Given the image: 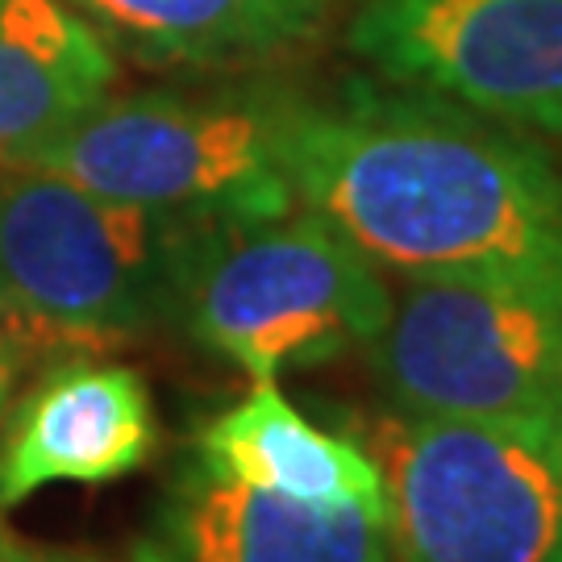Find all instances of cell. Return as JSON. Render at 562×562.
Wrapping results in <instances>:
<instances>
[{
    "mask_svg": "<svg viewBox=\"0 0 562 562\" xmlns=\"http://www.w3.org/2000/svg\"><path fill=\"white\" fill-rule=\"evenodd\" d=\"M292 188L383 276L562 283V167L517 130L422 92L304 97Z\"/></svg>",
    "mask_w": 562,
    "mask_h": 562,
    "instance_id": "1",
    "label": "cell"
},
{
    "mask_svg": "<svg viewBox=\"0 0 562 562\" xmlns=\"http://www.w3.org/2000/svg\"><path fill=\"white\" fill-rule=\"evenodd\" d=\"M204 225L42 167H0V338L21 359L92 355L176 325Z\"/></svg>",
    "mask_w": 562,
    "mask_h": 562,
    "instance_id": "2",
    "label": "cell"
},
{
    "mask_svg": "<svg viewBox=\"0 0 562 562\" xmlns=\"http://www.w3.org/2000/svg\"><path fill=\"white\" fill-rule=\"evenodd\" d=\"M301 104V92L259 80L109 92L18 167L196 222L280 217L296 209L292 130Z\"/></svg>",
    "mask_w": 562,
    "mask_h": 562,
    "instance_id": "3",
    "label": "cell"
},
{
    "mask_svg": "<svg viewBox=\"0 0 562 562\" xmlns=\"http://www.w3.org/2000/svg\"><path fill=\"white\" fill-rule=\"evenodd\" d=\"M392 288L355 241L313 209L213 222L183 262L176 329L250 380H280L367 350Z\"/></svg>",
    "mask_w": 562,
    "mask_h": 562,
    "instance_id": "4",
    "label": "cell"
},
{
    "mask_svg": "<svg viewBox=\"0 0 562 562\" xmlns=\"http://www.w3.org/2000/svg\"><path fill=\"white\" fill-rule=\"evenodd\" d=\"M367 450L392 562H562V408H392Z\"/></svg>",
    "mask_w": 562,
    "mask_h": 562,
    "instance_id": "5",
    "label": "cell"
},
{
    "mask_svg": "<svg viewBox=\"0 0 562 562\" xmlns=\"http://www.w3.org/2000/svg\"><path fill=\"white\" fill-rule=\"evenodd\" d=\"M367 359L401 413L562 408V283L401 280Z\"/></svg>",
    "mask_w": 562,
    "mask_h": 562,
    "instance_id": "6",
    "label": "cell"
},
{
    "mask_svg": "<svg viewBox=\"0 0 562 562\" xmlns=\"http://www.w3.org/2000/svg\"><path fill=\"white\" fill-rule=\"evenodd\" d=\"M346 42L396 88L562 138V0H362Z\"/></svg>",
    "mask_w": 562,
    "mask_h": 562,
    "instance_id": "7",
    "label": "cell"
},
{
    "mask_svg": "<svg viewBox=\"0 0 562 562\" xmlns=\"http://www.w3.org/2000/svg\"><path fill=\"white\" fill-rule=\"evenodd\" d=\"M159 450L150 387L134 367L63 355L0 422V517L55 483L101 487L142 471Z\"/></svg>",
    "mask_w": 562,
    "mask_h": 562,
    "instance_id": "8",
    "label": "cell"
},
{
    "mask_svg": "<svg viewBox=\"0 0 562 562\" xmlns=\"http://www.w3.org/2000/svg\"><path fill=\"white\" fill-rule=\"evenodd\" d=\"M138 562H392L383 513L317 508L217 475L176 471Z\"/></svg>",
    "mask_w": 562,
    "mask_h": 562,
    "instance_id": "9",
    "label": "cell"
},
{
    "mask_svg": "<svg viewBox=\"0 0 562 562\" xmlns=\"http://www.w3.org/2000/svg\"><path fill=\"white\" fill-rule=\"evenodd\" d=\"M196 459L217 475L317 508L383 513V475L367 446L308 422L276 380L222 408L196 434Z\"/></svg>",
    "mask_w": 562,
    "mask_h": 562,
    "instance_id": "10",
    "label": "cell"
},
{
    "mask_svg": "<svg viewBox=\"0 0 562 562\" xmlns=\"http://www.w3.org/2000/svg\"><path fill=\"white\" fill-rule=\"evenodd\" d=\"M113 50L150 67H262L325 34L338 0H67Z\"/></svg>",
    "mask_w": 562,
    "mask_h": 562,
    "instance_id": "11",
    "label": "cell"
},
{
    "mask_svg": "<svg viewBox=\"0 0 562 562\" xmlns=\"http://www.w3.org/2000/svg\"><path fill=\"white\" fill-rule=\"evenodd\" d=\"M117 50L67 0H0V167H18L113 92Z\"/></svg>",
    "mask_w": 562,
    "mask_h": 562,
    "instance_id": "12",
    "label": "cell"
},
{
    "mask_svg": "<svg viewBox=\"0 0 562 562\" xmlns=\"http://www.w3.org/2000/svg\"><path fill=\"white\" fill-rule=\"evenodd\" d=\"M0 562H104L88 550H71V546H46V542H30L13 529H4L0 521Z\"/></svg>",
    "mask_w": 562,
    "mask_h": 562,
    "instance_id": "13",
    "label": "cell"
},
{
    "mask_svg": "<svg viewBox=\"0 0 562 562\" xmlns=\"http://www.w3.org/2000/svg\"><path fill=\"white\" fill-rule=\"evenodd\" d=\"M21 367H25V359H21L9 341L0 338V422H4V413H9V404H13V392H18V380H21Z\"/></svg>",
    "mask_w": 562,
    "mask_h": 562,
    "instance_id": "14",
    "label": "cell"
}]
</instances>
